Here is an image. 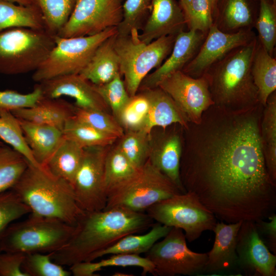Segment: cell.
Returning a JSON list of instances; mask_svg holds the SVG:
<instances>
[{"instance_id": "obj_1", "label": "cell", "mask_w": 276, "mask_h": 276, "mask_svg": "<svg viewBox=\"0 0 276 276\" xmlns=\"http://www.w3.org/2000/svg\"><path fill=\"white\" fill-rule=\"evenodd\" d=\"M264 106L233 111L213 105L183 129L180 178L225 223L265 220L276 209L261 139Z\"/></svg>"}, {"instance_id": "obj_2", "label": "cell", "mask_w": 276, "mask_h": 276, "mask_svg": "<svg viewBox=\"0 0 276 276\" xmlns=\"http://www.w3.org/2000/svg\"><path fill=\"white\" fill-rule=\"evenodd\" d=\"M154 223L146 213L121 207L84 212L75 226L70 239L52 253V259L69 267L87 261L92 255L123 237L143 232Z\"/></svg>"}, {"instance_id": "obj_3", "label": "cell", "mask_w": 276, "mask_h": 276, "mask_svg": "<svg viewBox=\"0 0 276 276\" xmlns=\"http://www.w3.org/2000/svg\"><path fill=\"white\" fill-rule=\"evenodd\" d=\"M258 42L257 36L233 50L203 75L214 105L229 111H243L261 104L251 71Z\"/></svg>"}, {"instance_id": "obj_4", "label": "cell", "mask_w": 276, "mask_h": 276, "mask_svg": "<svg viewBox=\"0 0 276 276\" xmlns=\"http://www.w3.org/2000/svg\"><path fill=\"white\" fill-rule=\"evenodd\" d=\"M11 190L33 215L75 226L85 212L77 203L72 185L53 175L44 166L29 163Z\"/></svg>"}, {"instance_id": "obj_5", "label": "cell", "mask_w": 276, "mask_h": 276, "mask_svg": "<svg viewBox=\"0 0 276 276\" xmlns=\"http://www.w3.org/2000/svg\"><path fill=\"white\" fill-rule=\"evenodd\" d=\"M139 34L135 28L126 36L117 34L114 43L120 72L130 97L137 93L142 82L150 71L160 66L168 57L176 36H163L146 43L140 39Z\"/></svg>"}, {"instance_id": "obj_6", "label": "cell", "mask_w": 276, "mask_h": 276, "mask_svg": "<svg viewBox=\"0 0 276 276\" xmlns=\"http://www.w3.org/2000/svg\"><path fill=\"white\" fill-rule=\"evenodd\" d=\"M75 228L60 220L30 214L6 228L0 237L1 249L25 254L53 252L68 241Z\"/></svg>"}, {"instance_id": "obj_7", "label": "cell", "mask_w": 276, "mask_h": 276, "mask_svg": "<svg viewBox=\"0 0 276 276\" xmlns=\"http://www.w3.org/2000/svg\"><path fill=\"white\" fill-rule=\"evenodd\" d=\"M45 30L11 28L0 32V73L7 75L35 71L55 45Z\"/></svg>"}, {"instance_id": "obj_8", "label": "cell", "mask_w": 276, "mask_h": 276, "mask_svg": "<svg viewBox=\"0 0 276 276\" xmlns=\"http://www.w3.org/2000/svg\"><path fill=\"white\" fill-rule=\"evenodd\" d=\"M179 193H183L148 159L132 176L109 192L104 209L121 207L145 212L155 203Z\"/></svg>"}, {"instance_id": "obj_9", "label": "cell", "mask_w": 276, "mask_h": 276, "mask_svg": "<svg viewBox=\"0 0 276 276\" xmlns=\"http://www.w3.org/2000/svg\"><path fill=\"white\" fill-rule=\"evenodd\" d=\"M146 212L155 222L181 229L189 242L197 239L204 231H213L217 222L215 215L190 192L161 200Z\"/></svg>"}, {"instance_id": "obj_10", "label": "cell", "mask_w": 276, "mask_h": 276, "mask_svg": "<svg viewBox=\"0 0 276 276\" xmlns=\"http://www.w3.org/2000/svg\"><path fill=\"white\" fill-rule=\"evenodd\" d=\"M117 33V27H111L90 36L62 38L56 35L55 45L33 72V80L39 83L60 76L80 74L99 45Z\"/></svg>"}, {"instance_id": "obj_11", "label": "cell", "mask_w": 276, "mask_h": 276, "mask_svg": "<svg viewBox=\"0 0 276 276\" xmlns=\"http://www.w3.org/2000/svg\"><path fill=\"white\" fill-rule=\"evenodd\" d=\"M163 238L145 254L154 267L155 275H192L203 272L207 253L196 252L189 248L181 229L172 227Z\"/></svg>"}, {"instance_id": "obj_12", "label": "cell", "mask_w": 276, "mask_h": 276, "mask_svg": "<svg viewBox=\"0 0 276 276\" xmlns=\"http://www.w3.org/2000/svg\"><path fill=\"white\" fill-rule=\"evenodd\" d=\"M123 19L122 0H78L68 19L57 36H90L111 27Z\"/></svg>"}, {"instance_id": "obj_13", "label": "cell", "mask_w": 276, "mask_h": 276, "mask_svg": "<svg viewBox=\"0 0 276 276\" xmlns=\"http://www.w3.org/2000/svg\"><path fill=\"white\" fill-rule=\"evenodd\" d=\"M109 146L84 148L73 187L77 203L85 212L101 211L106 207L104 164Z\"/></svg>"}, {"instance_id": "obj_14", "label": "cell", "mask_w": 276, "mask_h": 276, "mask_svg": "<svg viewBox=\"0 0 276 276\" xmlns=\"http://www.w3.org/2000/svg\"><path fill=\"white\" fill-rule=\"evenodd\" d=\"M157 86L173 99L189 123H199L203 112L214 104L204 76L195 78L179 71L164 77Z\"/></svg>"}, {"instance_id": "obj_15", "label": "cell", "mask_w": 276, "mask_h": 276, "mask_svg": "<svg viewBox=\"0 0 276 276\" xmlns=\"http://www.w3.org/2000/svg\"><path fill=\"white\" fill-rule=\"evenodd\" d=\"M256 37L253 30L226 33L213 24L195 56L181 71L193 78L201 77L233 50L248 43Z\"/></svg>"}, {"instance_id": "obj_16", "label": "cell", "mask_w": 276, "mask_h": 276, "mask_svg": "<svg viewBox=\"0 0 276 276\" xmlns=\"http://www.w3.org/2000/svg\"><path fill=\"white\" fill-rule=\"evenodd\" d=\"M237 267L247 275L275 276L276 256L260 238L255 222L243 221L238 232Z\"/></svg>"}, {"instance_id": "obj_17", "label": "cell", "mask_w": 276, "mask_h": 276, "mask_svg": "<svg viewBox=\"0 0 276 276\" xmlns=\"http://www.w3.org/2000/svg\"><path fill=\"white\" fill-rule=\"evenodd\" d=\"M160 128L156 135L151 134L148 160L185 193L179 173L183 128L178 124Z\"/></svg>"}, {"instance_id": "obj_18", "label": "cell", "mask_w": 276, "mask_h": 276, "mask_svg": "<svg viewBox=\"0 0 276 276\" xmlns=\"http://www.w3.org/2000/svg\"><path fill=\"white\" fill-rule=\"evenodd\" d=\"M43 97L59 98L66 96L75 100L74 105L80 108L109 112V108L95 87V85L80 74L56 77L37 84Z\"/></svg>"}, {"instance_id": "obj_19", "label": "cell", "mask_w": 276, "mask_h": 276, "mask_svg": "<svg viewBox=\"0 0 276 276\" xmlns=\"http://www.w3.org/2000/svg\"><path fill=\"white\" fill-rule=\"evenodd\" d=\"M207 33L192 30L178 33L170 55L160 66L145 78L139 90L155 87L164 77L182 71L197 53Z\"/></svg>"}, {"instance_id": "obj_20", "label": "cell", "mask_w": 276, "mask_h": 276, "mask_svg": "<svg viewBox=\"0 0 276 276\" xmlns=\"http://www.w3.org/2000/svg\"><path fill=\"white\" fill-rule=\"evenodd\" d=\"M150 11L143 32L139 34L145 43L163 36L177 35L186 26L181 8L174 0H151Z\"/></svg>"}, {"instance_id": "obj_21", "label": "cell", "mask_w": 276, "mask_h": 276, "mask_svg": "<svg viewBox=\"0 0 276 276\" xmlns=\"http://www.w3.org/2000/svg\"><path fill=\"white\" fill-rule=\"evenodd\" d=\"M242 221L226 223L217 222L213 229L215 241L203 272L225 271L237 268V236Z\"/></svg>"}, {"instance_id": "obj_22", "label": "cell", "mask_w": 276, "mask_h": 276, "mask_svg": "<svg viewBox=\"0 0 276 276\" xmlns=\"http://www.w3.org/2000/svg\"><path fill=\"white\" fill-rule=\"evenodd\" d=\"M139 90L149 104L142 130L151 133L155 127L166 128L173 124H178L183 129L188 127L189 122L179 107L162 89L157 86Z\"/></svg>"}, {"instance_id": "obj_23", "label": "cell", "mask_w": 276, "mask_h": 276, "mask_svg": "<svg viewBox=\"0 0 276 276\" xmlns=\"http://www.w3.org/2000/svg\"><path fill=\"white\" fill-rule=\"evenodd\" d=\"M258 12L251 0H221L214 9L213 24L226 33L253 30Z\"/></svg>"}, {"instance_id": "obj_24", "label": "cell", "mask_w": 276, "mask_h": 276, "mask_svg": "<svg viewBox=\"0 0 276 276\" xmlns=\"http://www.w3.org/2000/svg\"><path fill=\"white\" fill-rule=\"evenodd\" d=\"M75 108L74 104L61 98L42 97L34 106L11 112L19 119L51 125L62 131L65 122L74 117Z\"/></svg>"}, {"instance_id": "obj_25", "label": "cell", "mask_w": 276, "mask_h": 276, "mask_svg": "<svg viewBox=\"0 0 276 276\" xmlns=\"http://www.w3.org/2000/svg\"><path fill=\"white\" fill-rule=\"evenodd\" d=\"M18 119L35 159L44 166L63 139L62 131L51 125Z\"/></svg>"}, {"instance_id": "obj_26", "label": "cell", "mask_w": 276, "mask_h": 276, "mask_svg": "<svg viewBox=\"0 0 276 276\" xmlns=\"http://www.w3.org/2000/svg\"><path fill=\"white\" fill-rule=\"evenodd\" d=\"M117 34L99 45L87 65L79 74L94 85L107 83L120 73L119 59L114 47Z\"/></svg>"}, {"instance_id": "obj_27", "label": "cell", "mask_w": 276, "mask_h": 276, "mask_svg": "<svg viewBox=\"0 0 276 276\" xmlns=\"http://www.w3.org/2000/svg\"><path fill=\"white\" fill-rule=\"evenodd\" d=\"M171 228V227L155 222L148 232L141 235H126L110 246L94 254L87 261H93L108 255L146 254L156 242L164 238Z\"/></svg>"}, {"instance_id": "obj_28", "label": "cell", "mask_w": 276, "mask_h": 276, "mask_svg": "<svg viewBox=\"0 0 276 276\" xmlns=\"http://www.w3.org/2000/svg\"><path fill=\"white\" fill-rule=\"evenodd\" d=\"M83 154V147L64 136L44 166L53 175L73 186Z\"/></svg>"}, {"instance_id": "obj_29", "label": "cell", "mask_w": 276, "mask_h": 276, "mask_svg": "<svg viewBox=\"0 0 276 276\" xmlns=\"http://www.w3.org/2000/svg\"><path fill=\"white\" fill-rule=\"evenodd\" d=\"M251 71L260 102L264 106L270 95L276 91V59L269 54L259 40L252 59Z\"/></svg>"}, {"instance_id": "obj_30", "label": "cell", "mask_w": 276, "mask_h": 276, "mask_svg": "<svg viewBox=\"0 0 276 276\" xmlns=\"http://www.w3.org/2000/svg\"><path fill=\"white\" fill-rule=\"evenodd\" d=\"M137 267L142 269V275L150 273L155 275L153 264L145 257L138 255L113 254L107 258L94 261H84L70 266L74 276H94L96 272L108 267Z\"/></svg>"}, {"instance_id": "obj_31", "label": "cell", "mask_w": 276, "mask_h": 276, "mask_svg": "<svg viewBox=\"0 0 276 276\" xmlns=\"http://www.w3.org/2000/svg\"><path fill=\"white\" fill-rule=\"evenodd\" d=\"M261 139L268 175L276 184V91L270 95L263 108Z\"/></svg>"}, {"instance_id": "obj_32", "label": "cell", "mask_w": 276, "mask_h": 276, "mask_svg": "<svg viewBox=\"0 0 276 276\" xmlns=\"http://www.w3.org/2000/svg\"><path fill=\"white\" fill-rule=\"evenodd\" d=\"M15 28L45 30L39 9L34 3L25 6L0 0V32Z\"/></svg>"}, {"instance_id": "obj_33", "label": "cell", "mask_w": 276, "mask_h": 276, "mask_svg": "<svg viewBox=\"0 0 276 276\" xmlns=\"http://www.w3.org/2000/svg\"><path fill=\"white\" fill-rule=\"evenodd\" d=\"M63 136L83 148L111 146L118 138L100 131L74 117L68 119L62 129Z\"/></svg>"}, {"instance_id": "obj_34", "label": "cell", "mask_w": 276, "mask_h": 276, "mask_svg": "<svg viewBox=\"0 0 276 276\" xmlns=\"http://www.w3.org/2000/svg\"><path fill=\"white\" fill-rule=\"evenodd\" d=\"M136 168L118 145L108 151L104 164V187L107 195L136 172Z\"/></svg>"}, {"instance_id": "obj_35", "label": "cell", "mask_w": 276, "mask_h": 276, "mask_svg": "<svg viewBox=\"0 0 276 276\" xmlns=\"http://www.w3.org/2000/svg\"><path fill=\"white\" fill-rule=\"evenodd\" d=\"M0 140L22 155L29 163L41 166L26 142L19 119L11 111L0 110Z\"/></svg>"}, {"instance_id": "obj_36", "label": "cell", "mask_w": 276, "mask_h": 276, "mask_svg": "<svg viewBox=\"0 0 276 276\" xmlns=\"http://www.w3.org/2000/svg\"><path fill=\"white\" fill-rule=\"evenodd\" d=\"M39 9L45 30L57 35L70 17L78 0H33Z\"/></svg>"}, {"instance_id": "obj_37", "label": "cell", "mask_w": 276, "mask_h": 276, "mask_svg": "<svg viewBox=\"0 0 276 276\" xmlns=\"http://www.w3.org/2000/svg\"><path fill=\"white\" fill-rule=\"evenodd\" d=\"M28 164L22 155L10 146H0V193L13 187Z\"/></svg>"}, {"instance_id": "obj_38", "label": "cell", "mask_w": 276, "mask_h": 276, "mask_svg": "<svg viewBox=\"0 0 276 276\" xmlns=\"http://www.w3.org/2000/svg\"><path fill=\"white\" fill-rule=\"evenodd\" d=\"M255 28L258 39L271 56L276 43V4L272 0H259V12Z\"/></svg>"}, {"instance_id": "obj_39", "label": "cell", "mask_w": 276, "mask_h": 276, "mask_svg": "<svg viewBox=\"0 0 276 276\" xmlns=\"http://www.w3.org/2000/svg\"><path fill=\"white\" fill-rule=\"evenodd\" d=\"M117 145L121 151L137 168L148 160L151 133L143 130L125 131Z\"/></svg>"}, {"instance_id": "obj_40", "label": "cell", "mask_w": 276, "mask_h": 276, "mask_svg": "<svg viewBox=\"0 0 276 276\" xmlns=\"http://www.w3.org/2000/svg\"><path fill=\"white\" fill-rule=\"evenodd\" d=\"M179 1L188 30L207 33L213 25V11L210 1Z\"/></svg>"}, {"instance_id": "obj_41", "label": "cell", "mask_w": 276, "mask_h": 276, "mask_svg": "<svg viewBox=\"0 0 276 276\" xmlns=\"http://www.w3.org/2000/svg\"><path fill=\"white\" fill-rule=\"evenodd\" d=\"M52 253L25 254L22 269L27 276H70L72 273L52 259Z\"/></svg>"}, {"instance_id": "obj_42", "label": "cell", "mask_w": 276, "mask_h": 276, "mask_svg": "<svg viewBox=\"0 0 276 276\" xmlns=\"http://www.w3.org/2000/svg\"><path fill=\"white\" fill-rule=\"evenodd\" d=\"M74 117L100 131L114 135L118 138L122 137L124 133L123 128L109 112L83 109L76 106Z\"/></svg>"}, {"instance_id": "obj_43", "label": "cell", "mask_w": 276, "mask_h": 276, "mask_svg": "<svg viewBox=\"0 0 276 276\" xmlns=\"http://www.w3.org/2000/svg\"><path fill=\"white\" fill-rule=\"evenodd\" d=\"M149 107L147 98L141 93L131 97L117 119L124 132L142 130Z\"/></svg>"}, {"instance_id": "obj_44", "label": "cell", "mask_w": 276, "mask_h": 276, "mask_svg": "<svg viewBox=\"0 0 276 276\" xmlns=\"http://www.w3.org/2000/svg\"><path fill=\"white\" fill-rule=\"evenodd\" d=\"M95 87L117 120L120 113L131 98L126 90L121 74L107 83L95 85Z\"/></svg>"}, {"instance_id": "obj_45", "label": "cell", "mask_w": 276, "mask_h": 276, "mask_svg": "<svg viewBox=\"0 0 276 276\" xmlns=\"http://www.w3.org/2000/svg\"><path fill=\"white\" fill-rule=\"evenodd\" d=\"M31 211L12 190L0 193V237L13 222Z\"/></svg>"}, {"instance_id": "obj_46", "label": "cell", "mask_w": 276, "mask_h": 276, "mask_svg": "<svg viewBox=\"0 0 276 276\" xmlns=\"http://www.w3.org/2000/svg\"><path fill=\"white\" fill-rule=\"evenodd\" d=\"M150 6L151 0H126L123 4V19L117 27L118 34L126 36L134 28L139 30Z\"/></svg>"}, {"instance_id": "obj_47", "label": "cell", "mask_w": 276, "mask_h": 276, "mask_svg": "<svg viewBox=\"0 0 276 276\" xmlns=\"http://www.w3.org/2000/svg\"><path fill=\"white\" fill-rule=\"evenodd\" d=\"M42 97V92L36 84L30 93L22 94L11 89L0 90V110L12 111L34 106Z\"/></svg>"}, {"instance_id": "obj_48", "label": "cell", "mask_w": 276, "mask_h": 276, "mask_svg": "<svg viewBox=\"0 0 276 276\" xmlns=\"http://www.w3.org/2000/svg\"><path fill=\"white\" fill-rule=\"evenodd\" d=\"M25 254L17 252L0 253V276H27L22 269Z\"/></svg>"}, {"instance_id": "obj_49", "label": "cell", "mask_w": 276, "mask_h": 276, "mask_svg": "<svg viewBox=\"0 0 276 276\" xmlns=\"http://www.w3.org/2000/svg\"><path fill=\"white\" fill-rule=\"evenodd\" d=\"M265 220L255 222L259 235L270 251L276 254V215L272 213Z\"/></svg>"}, {"instance_id": "obj_50", "label": "cell", "mask_w": 276, "mask_h": 276, "mask_svg": "<svg viewBox=\"0 0 276 276\" xmlns=\"http://www.w3.org/2000/svg\"><path fill=\"white\" fill-rule=\"evenodd\" d=\"M1 1H7L9 2H11L13 3H16L17 4L21 5H30L33 4V0H1Z\"/></svg>"}, {"instance_id": "obj_51", "label": "cell", "mask_w": 276, "mask_h": 276, "mask_svg": "<svg viewBox=\"0 0 276 276\" xmlns=\"http://www.w3.org/2000/svg\"><path fill=\"white\" fill-rule=\"evenodd\" d=\"M210 2H211V5H212V9H213V13H214V9L215 8V7H216V5L217 4L218 0H210Z\"/></svg>"}, {"instance_id": "obj_52", "label": "cell", "mask_w": 276, "mask_h": 276, "mask_svg": "<svg viewBox=\"0 0 276 276\" xmlns=\"http://www.w3.org/2000/svg\"><path fill=\"white\" fill-rule=\"evenodd\" d=\"M3 145H4L3 142L1 140H0V146H3Z\"/></svg>"}, {"instance_id": "obj_53", "label": "cell", "mask_w": 276, "mask_h": 276, "mask_svg": "<svg viewBox=\"0 0 276 276\" xmlns=\"http://www.w3.org/2000/svg\"><path fill=\"white\" fill-rule=\"evenodd\" d=\"M272 2L276 4V0H272Z\"/></svg>"}, {"instance_id": "obj_54", "label": "cell", "mask_w": 276, "mask_h": 276, "mask_svg": "<svg viewBox=\"0 0 276 276\" xmlns=\"http://www.w3.org/2000/svg\"><path fill=\"white\" fill-rule=\"evenodd\" d=\"M2 252V250L1 249V247H0V253Z\"/></svg>"}, {"instance_id": "obj_55", "label": "cell", "mask_w": 276, "mask_h": 276, "mask_svg": "<svg viewBox=\"0 0 276 276\" xmlns=\"http://www.w3.org/2000/svg\"><path fill=\"white\" fill-rule=\"evenodd\" d=\"M179 1H181V0H179Z\"/></svg>"}]
</instances>
